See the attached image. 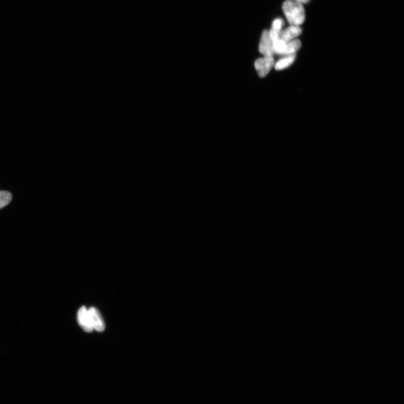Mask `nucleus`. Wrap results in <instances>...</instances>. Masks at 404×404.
<instances>
[{"label": "nucleus", "mask_w": 404, "mask_h": 404, "mask_svg": "<svg viewBox=\"0 0 404 404\" xmlns=\"http://www.w3.org/2000/svg\"><path fill=\"white\" fill-rule=\"evenodd\" d=\"M284 25V21L280 18H278L274 20L271 30L280 33L281 31L282 27Z\"/></svg>", "instance_id": "11"}, {"label": "nucleus", "mask_w": 404, "mask_h": 404, "mask_svg": "<svg viewBox=\"0 0 404 404\" xmlns=\"http://www.w3.org/2000/svg\"><path fill=\"white\" fill-rule=\"evenodd\" d=\"M302 43L299 39H293L286 44V49L284 55L296 54L300 49Z\"/></svg>", "instance_id": "8"}, {"label": "nucleus", "mask_w": 404, "mask_h": 404, "mask_svg": "<svg viewBox=\"0 0 404 404\" xmlns=\"http://www.w3.org/2000/svg\"><path fill=\"white\" fill-rule=\"evenodd\" d=\"M302 34L300 26H291L280 32L278 38L287 43L294 39Z\"/></svg>", "instance_id": "6"}, {"label": "nucleus", "mask_w": 404, "mask_h": 404, "mask_svg": "<svg viewBox=\"0 0 404 404\" xmlns=\"http://www.w3.org/2000/svg\"><path fill=\"white\" fill-rule=\"evenodd\" d=\"M259 51L264 56H273L274 54L273 42L270 39L269 31L263 32L259 46Z\"/></svg>", "instance_id": "4"}, {"label": "nucleus", "mask_w": 404, "mask_h": 404, "mask_svg": "<svg viewBox=\"0 0 404 404\" xmlns=\"http://www.w3.org/2000/svg\"><path fill=\"white\" fill-rule=\"evenodd\" d=\"M282 10L291 26H300L304 22V8L297 0H286L283 3Z\"/></svg>", "instance_id": "1"}, {"label": "nucleus", "mask_w": 404, "mask_h": 404, "mask_svg": "<svg viewBox=\"0 0 404 404\" xmlns=\"http://www.w3.org/2000/svg\"><path fill=\"white\" fill-rule=\"evenodd\" d=\"M297 1L303 4L308 2L310 1V0H297Z\"/></svg>", "instance_id": "12"}, {"label": "nucleus", "mask_w": 404, "mask_h": 404, "mask_svg": "<svg viewBox=\"0 0 404 404\" xmlns=\"http://www.w3.org/2000/svg\"><path fill=\"white\" fill-rule=\"evenodd\" d=\"M88 310L93 329L98 332H102L105 329V324L99 311L94 307Z\"/></svg>", "instance_id": "3"}, {"label": "nucleus", "mask_w": 404, "mask_h": 404, "mask_svg": "<svg viewBox=\"0 0 404 404\" xmlns=\"http://www.w3.org/2000/svg\"><path fill=\"white\" fill-rule=\"evenodd\" d=\"M274 64L273 56H264V58L258 59L256 61L255 67L261 78H264L268 75Z\"/></svg>", "instance_id": "2"}, {"label": "nucleus", "mask_w": 404, "mask_h": 404, "mask_svg": "<svg viewBox=\"0 0 404 404\" xmlns=\"http://www.w3.org/2000/svg\"><path fill=\"white\" fill-rule=\"evenodd\" d=\"M77 318L79 325L86 332L91 333L94 330L91 324L88 310L86 306H83L79 309Z\"/></svg>", "instance_id": "5"}, {"label": "nucleus", "mask_w": 404, "mask_h": 404, "mask_svg": "<svg viewBox=\"0 0 404 404\" xmlns=\"http://www.w3.org/2000/svg\"><path fill=\"white\" fill-rule=\"evenodd\" d=\"M12 200L11 194L6 191H0V209L9 204Z\"/></svg>", "instance_id": "10"}, {"label": "nucleus", "mask_w": 404, "mask_h": 404, "mask_svg": "<svg viewBox=\"0 0 404 404\" xmlns=\"http://www.w3.org/2000/svg\"><path fill=\"white\" fill-rule=\"evenodd\" d=\"M286 43L278 38L273 42L274 53L284 55L286 49Z\"/></svg>", "instance_id": "9"}, {"label": "nucleus", "mask_w": 404, "mask_h": 404, "mask_svg": "<svg viewBox=\"0 0 404 404\" xmlns=\"http://www.w3.org/2000/svg\"><path fill=\"white\" fill-rule=\"evenodd\" d=\"M296 58V54L285 55L284 58L278 60L275 66H274L275 69L277 70H281L288 67L294 63Z\"/></svg>", "instance_id": "7"}]
</instances>
